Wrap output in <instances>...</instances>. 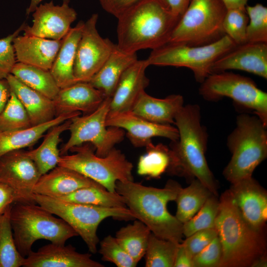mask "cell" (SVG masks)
<instances>
[{
	"instance_id": "6da1fadb",
	"label": "cell",
	"mask_w": 267,
	"mask_h": 267,
	"mask_svg": "<svg viewBox=\"0 0 267 267\" xmlns=\"http://www.w3.org/2000/svg\"><path fill=\"white\" fill-rule=\"evenodd\" d=\"M174 124L178 132V138L171 141L167 171L173 175L196 178L217 196V182L205 157L207 134L201 123L199 106H183L176 116Z\"/></svg>"
},
{
	"instance_id": "7a4b0ae2",
	"label": "cell",
	"mask_w": 267,
	"mask_h": 267,
	"mask_svg": "<svg viewBox=\"0 0 267 267\" xmlns=\"http://www.w3.org/2000/svg\"><path fill=\"white\" fill-rule=\"evenodd\" d=\"M181 186L169 180L163 188L147 186L133 180L118 181L115 191L124 198L135 219L144 223L160 238L180 243L183 223L168 211L167 203L175 201Z\"/></svg>"
},
{
	"instance_id": "3957f363",
	"label": "cell",
	"mask_w": 267,
	"mask_h": 267,
	"mask_svg": "<svg viewBox=\"0 0 267 267\" xmlns=\"http://www.w3.org/2000/svg\"><path fill=\"white\" fill-rule=\"evenodd\" d=\"M180 18L164 0H143L117 18L116 44L131 53L158 48L169 42Z\"/></svg>"
},
{
	"instance_id": "277c9868",
	"label": "cell",
	"mask_w": 267,
	"mask_h": 267,
	"mask_svg": "<svg viewBox=\"0 0 267 267\" xmlns=\"http://www.w3.org/2000/svg\"><path fill=\"white\" fill-rule=\"evenodd\" d=\"M215 228L222 247L220 267H251L265 255L261 231L254 228L244 218L229 190L219 200Z\"/></svg>"
},
{
	"instance_id": "5b68a950",
	"label": "cell",
	"mask_w": 267,
	"mask_h": 267,
	"mask_svg": "<svg viewBox=\"0 0 267 267\" xmlns=\"http://www.w3.org/2000/svg\"><path fill=\"white\" fill-rule=\"evenodd\" d=\"M34 202L14 203L10 213L13 237L20 254L26 257L38 240L65 244L69 239L78 236L76 231L61 218Z\"/></svg>"
},
{
	"instance_id": "8992f818",
	"label": "cell",
	"mask_w": 267,
	"mask_h": 267,
	"mask_svg": "<svg viewBox=\"0 0 267 267\" xmlns=\"http://www.w3.org/2000/svg\"><path fill=\"white\" fill-rule=\"evenodd\" d=\"M266 127L257 116L243 114L237 117L236 127L227 138L232 156L223 172L231 183L252 177L256 167L267 158Z\"/></svg>"
},
{
	"instance_id": "52a82bcc",
	"label": "cell",
	"mask_w": 267,
	"mask_h": 267,
	"mask_svg": "<svg viewBox=\"0 0 267 267\" xmlns=\"http://www.w3.org/2000/svg\"><path fill=\"white\" fill-rule=\"evenodd\" d=\"M34 202L70 225L86 243L91 253L97 252V230L104 219H135L128 208H109L83 204L58 198L34 194Z\"/></svg>"
},
{
	"instance_id": "ba28073f",
	"label": "cell",
	"mask_w": 267,
	"mask_h": 267,
	"mask_svg": "<svg viewBox=\"0 0 267 267\" xmlns=\"http://www.w3.org/2000/svg\"><path fill=\"white\" fill-rule=\"evenodd\" d=\"M89 143L73 147L71 155H60L58 165L74 170L102 185L108 191L116 192L118 181L133 180L132 163L120 150L114 147L105 157L94 153Z\"/></svg>"
},
{
	"instance_id": "9c48e42d",
	"label": "cell",
	"mask_w": 267,
	"mask_h": 267,
	"mask_svg": "<svg viewBox=\"0 0 267 267\" xmlns=\"http://www.w3.org/2000/svg\"><path fill=\"white\" fill-rule=\"evenodd\" d=\"M226 10L221 0H191L168 43L200 46L218 41L225 35Z\"/></svg>"
},
{
	"instance_id": "30bf717a",
	"label": "cell",
	"mask_w": 267,
	"mask_h": 267,
	"mask_svg": "<svg viewBox=\"0 0 267 267\" xmlns=\"http://www.w3.org/2000/svg\"><path fill=\"white\" fill-rule=\"evenodd\" d=\"M236 45L226 35L204 45L167 43L152 50L146 60L149 66L187 68L192 71L196 81L202 83L212 74L213 64Z\"/></svg>"
},
{
	"instance_id": "8fae6325",
	"label": "cell",
	"mask_w": 267,
	"mask_h": 267,
	"mask_svg": "<svg viewBox=\"0 0 267 267\" xmlns=\"http://www.w3.org/2000/svg\"><path fill=\"white\" fill-rule=\"evenodd\" d=\"M201 84L199 92L205 99L230 98L238 105L252 110L267 127V93L250 78L224 71L211 74Z\"/></svg>"
},
{
	"instance_id": "7c38bea8",
	"label": "cell",
	"mask_w": 267,
	"mask_h": 267,
	"mask_svg": "<svg viewBox=\"0 0 267 267\" xmlns=\"http://www.w3.org/2000/svg\"><path fill=\"white\" fill-rule=\"evenodd\" d=\"M110 98L106 97L92 112L71 119L70 137L60 150V155L67 154L73 147L89 143L94 147L96 155L105 157L124 139L126 134L124 130L107 127L106 124Z\"/></svg>"
},
{
	"instance_id": "4fadbf2b",
	"label": "cell",
	"mask_w": 267,
	"mask_h": 267,
	"mask_svg": "<svg viewBox=\"0 0 267 267\" xmlns=\"http://www.w3.org/2000/svg\"><path fill=\"white\" fill-rule=\"evenodd\" d=\"M98 15L94 13L84 22L78 42L74 65L77 82H89L107 60L116 44L99 34Z\"/></svg>"
},
{
	"instance_id": "5bb4252c",
	"label": "cell",
	"mask_w": 267,
	"mask_h": 267,
	"mask_svg": "<svg viewBox=\"0 0 267 267\" xmlns=\"http://www.w3.org/2000/svg\"><path fill=\"white\" fill-rule=\"evenodd\" d=\"M41 176L34 161L22 149L0 157V182L11 187L21 202H34L33 189Z\"/></svg>"
},
{
	"instance_id": "9a60e30c",
	"label": "cell",
	"mask_w": 267,
	"mask_h": 267,
	"mask_svg": "<svg viewBox=\"0 0 267 267\" xmlns=\"http://www.w3.org/2000/svg\"><path fill=\"white\" fill-rule=\"evenodd\" d=\"M69 1L55 5L52 1L39 4L32 14L33 24H25L24 34L53 40H61L71 28L77 14L69 5Z\"/></svg>"
},
{
	"instance_id": "2e32d148",
	"label": "cell",
	"mask_w": 267,
	"mask_h": 267,
	"mask_svg": "<svg viewBox=\"0 0 267 267\" xmlns=\"http://www.w3.org/2000/svg\"><path fill=\"white\" fill-rule=\"evenodd\" d=\"M106 124L126 131L125 135L135 147H146L153 137L159 136L175 141L178 138V132L171 125L152 123L134 114L131 111L108 113Z\"/></svg>"
},
{
	"instance_id": "e0dca14e",
	"label": "cell",
	"mask_w": 267,
	"mask_h": 267,
	"mask_svg": "<svg viewBox=\"0 0 267 267\" xmlns=\"http://www.w3.org/2000/svg\"><path fill=\"white\" fill-rule=\"evenodd\" d=\"M227 70L244 71L267 79V43L246 42L237 45L211 67L212 74Z\"/></svg>"
},
{
	"instance_id": "ac0fdd59",
	"label": "cell",
	"mask_w": 267,
	"mask_h": 267,
	"mask_svg": "<svg viewBox=\"0 0 267 267\" xmlns=\"http://www.w3.org/2000/svg\"><path fill=\"white\" fill-rule=\"evenodd\" d=\"M231 184L229 191L242 215L254 228L261 231L267 220L266 191L252 177Z\"/></svg>"
},
{
	"instance_id": "d6986e66",
	"label": "cell",
	"mask_w": 267,
	"mask_h": 267,
	"mask_svg": "<svg viewBox=\"0 0 267 267\" xmlns=\"http://www.w3.org/2000/svg\"><path fill=\"white\" fill-rule=\"evenodd\" d=\"M89 253L77 252L71 245L50 243L32 251L25 258L24 267H103Z\"/></svg>"
},
{
	"instance_id": "ffe728a7",
	"label": "cell",
	"mask_w": 267,
	"mask_h": 267,
	"mask_svg": "<svg viewBox=\"0 0 267 267\" xmlns=\"http://www.w3.org/2000/svg\"><path fill=\"white\" fill-rule=\"evenodd\" d=\"M147 61L137 60L123 74L110 98L109 113L131 111L139 94L148 86Z\"/></svg>"
},
{
	"instance_id": "44dd1931",
	"label": "cell",
	"mask_w": 267,
	"mask_h": 267,
	"mask_svg": "<svg viewBox=\"0 0 267 267\" xmlns=\"http://www.w3.org/2000/svg\"><path fill=\"white\" fill-rule=\"evenodd\" d=\"M106 98L104 94L89 82H77L60 89L52 100L56 116L66 113H90Z\"/></svg>"
},
{
	"instance_id": "7402d4cb",
	"label": "cell",
	"mask_w": 267,
	"mask_h": 267,
	"mask_svg": "<svg viewBox=\"0 0 267 267\" xmlns=\"http://www.w3.org/2000/svg\"><path fill=\"white\" fill-rule=\"evenodd\" d=\"M89 186H103L74 170L57 165L40 177L33 193L60 198Z\"/></svg>"
},
{
	"instance_id": "603a6c76",
	"label": "cell",
	"mask_w": 267,
	"mask_h": 267,
	"mask_svg": "<svg viewBox=\"0 0 267 267\" xmlns=\"http://www.w3.org/2000/svg\"><path fill=\"white\" fill-rule=\"evenodd\" d=\"M61 40L32 35H18L13 40L17 62L49 70L59 49Z\"/></svg>"
},
{
	"instance_id": "cb8c5ba5",
	"label": "cell",
	"mask_w": 267,
	"mask_h": 267,
	"mask_svg": "<svg viewBox=\"0 0 267 267\" xmlns=\"http://www.w3.org/2000/svg\"><path fill=\"white\" fill-rule=\"evenodd\" d=\"M183 106V98L180 94H171L158 98L147 94L145 90L138 95L131 111L135 115L152 123L172 125Z\"/></svg>"
},
{
	"instance_id": "d4e9b609",
	"label": "cell",
	"mask_w": 267,
	"mask_h": 267,
	"mask_svg": "<svg viewBox=\"0 0 267 267\" xmlns=\"http://www.w3.org/2000/svg\"><path fill=\"white\" fill-rule=\"evenodd\" d=\"M6 79L11 90L25 109L32 126L48 122L56 117L52 99L27 86L11 74Z\"/></svg>"
},
{
	"instance_id": "484cf974",
	"label": "cell",
	"mask_w": 267,
	"mask_h": 267,
	"mask_svg": "<svg viewBox=\"0 0 267 267\" xmlns=\"http://www.w3.org/2000/svg\"><path fill=\"white\" fill-rule=\"evenodd\" d=\"M84 24L83 21H79L61 40L60 47L49 70L60 89L77 82L74 75V65Z\"/></svg>"
},
{
	"instance_id": "4316f807",
	"label": "cell",
	"mask_w": 267,
	"mask_h": 267,
	"mask_svg": "<svg viewBox=\"0 0 267 267\" xmlns=\"http://www.w3.org/2000/svg\"><path fill=\"white\" fill-rule=\"evenodd\" d=\"M137 60L136 53L123 51L116 44L107 60L89 82L106 97H111L123 74Z\"/></svg>"
},
{
	"instance_id": "83f0119b",
	"label": "cell",
	"mask_w": 267,
	"mask_h": 267,
	"mask_svg": "<svg viewBox=\"0 0 267 267\" xmlns=\"http://www.w3.org/2000/svg\"><path fill=\"white\" fill-rule=\"evenodd\" d=\"M81 114L79 112L64 113L48 122L28 128L0 131V157L8 152L30 147L38 141L51 127Z\"/></svg>"
},
{
	"instance_id": "f1b7e54d",
	"label": "cell",
	"mask_w": 267,
	"mask_h": 267,
	"mask_svg": "<svg viewBox=\"0 0 267 267\" xmlns=\"http://www.w3.org/2000/svg\"><path fill=\"white\" fill-rule=\"evenodd\" d=\"M71 119L56 125L49 129L41 144L37 148L26 151L27 155L34 161L42 175L58 165L60 157L58 146L61 141L60 135L69 128Z\"/></svg>"
},
{
	"instance_id": "f546056e",
	"label": "cell",
	"mask_w": 267,
	"mask_h": 267,
	"mask_svg": "<svg viewBox=\"0 0 267 267\" xmlns=\"http://www.w3.org/2000/svg\"><path fill=\"white\" fill-rule=\"evenodd\" d=\"M10 74L27 86L52 100L60 89L49 70L17 62Z\"/></svg>"
},
{
	"instance_id": "4dcf8cb0",
	"label": "cell",
	"mask_w": 267,
	"mask_h": 267,
	"mask_svg": "<svg viewBox=\"0 0 267 267\" xmlns=\"http://www.w3.org/2000/svg\"><path fill=\"white\" fill-rule=\"evenodd\" d=\"M213 194L199 180L194 179L188 186L181 187L177 194L175 200L177 204L176 217L181 223L185 222L198 212Z\"/></svg>"
},
{
	"instance_id": "1f68e13d",
	"label": "cell",
	"mask_w": 267,
	"mask_h": 267,
	"mask_svg": "<svg viewBox=\"0 0 267 267\" xmlns=\"http://www.w3.org/2000/svg\"><path fill=\"white\" fill-rule=\"evenodd\" d=\"M151 231L136 219L133 223L121 228L115 238L124 249L138 263L145 256Z\"/></svg>"
},
{
	"instance_id": "d6a6232c",
	"label": "cell",
	"mask_w": 267,
	"mask_h": 267,
	"mask_svg": "<svg viewBox=\"0 0 267 267\" xmlns=\"http://www.w3.org/2000/svg\"><path fill=\"white\" fill-rule=\"evenodd\" d=\"M77 203L109 208H127L123 197L116 192H111L103 186L80 188L58 198Z\"/></svg>"
},
{
	"instance_id": "836d02e7",
	"label": "cell",
	"mask_w": 267,
	"mask_h": 267,
	"mask_svg": "<svg viewBox=\"0 0 267 267\" xmlns=\"http://www.w3.org/2000/svg\"><path fill=\"white\" fill-rule=\"evenodd\" d=\"M12 205L0 215V267H23L25 260L13 237L10 218Z\"/></svg>"
},
{
	"instance_id": "e575fe53",
	"label": "cell",
	"mask_w": 267,
	"mask_h": 267,
	"mask_svg": "<svg viewBox=\"0 0 267 267\" xmlns=\"http://www.w3.org/2000/svg\"><path fill=\"white\" fill-rule=\"evenodd\" d=\"M145 148L146 153L139 159L137 172L140 176L158 178L167 171L169 167V148L162 143L154 145L152 142Z\"/></svg>"
},
{
	"instance_id": "d590c367",
	"label": "cell",
	"mask_w": 267,
	"mask_h": 267,
	"mask_svg": "<svg viewBox=\"0 0 267 267\" xmlns=\"http://www.w3.org/2000/svg\"><path fill=\"white\" fill-rule=\"evenodd\" d=\"M179 243L157 237L151 233L145 254L146 267H174Z\"/></svg>"
},
{
	"instance_id": "8d00e7d4",
	"label": "cell",
	"mask_w": 267,
	"mask_h": 267,
	"mask_svg": "<svg viewBox=\"0 0 267 267\" xmlns=\"http://www.w3.org/2000/svg\"><path fill=\"white\" fill-rule=\"evenodd\" d=\"M217 196L212 195L201 208L190 219L183 223V234L187 237L194 232L215 228V222L219 208Z\"/></svg>"
},
{
	"instance_id": "74e56055",
	"label": "cell",
	"mask_w": 267,
	"mask_h": 267,
	"mask_svg": "<svg viewBox=\"0 0 267 267\" xmlns=\"http://www.w3.org/2000/svg\"><path fill=\"white\" fill-rule=\"evenodd\" d=\"M32 126L25 109L11 91L5 107L0 113V131L24 129Z\"/></svg>"
},
{
	"instance_id": "f35d334b",
	"label": "cell",
	"mask_w": 267,
	"mask_h": 267,
	"mask_svg": "<svg viewBox=\"0 0 267 267\" xmlns=\"http://www.w3.org/2000/svg\"><path fill=\"white\" fill-rule=\"evenodd\" d=\"M245 7L227 9L223 21L224 34L236 45L247 42L246 29L249 17Z\"/></svg>"
},
{
	"instance_id": "ab89813d",
	"label": "cell",
	"mask_w": 267,
	"mask_h": 267,
	"mask_svg": "<svg viewBox=\"0 0 267 267\" xmlns=\"http://www.w3.org/2000/svg\"><path fill=\"white\" fill-rule=\"evenodd\" d=\"M245 8L249 17L247 42L267 43V8L260 3Z\"/></svg>"
},
{
	"instance_id": "60d3db41",
	"label": "cell",
	"mask_w": 267,
	"mask_h": 267,
	"mask_svg": "<svg viewBox=\"0 0 267 267\" xmlns=\"http://www.w3.org/2000/svg\"><path fill=\"white\" fill-rule=\"evenodd\" d=\"M98 252L102 260L112 263L118 267H135L137 264L115 237L110 235L100 241Z\"/></svg>"
},
{
	"instance_id": "b9f144b4",
	"label": "cell",
	"mask_w": 267,
	"mask_h": 267,
	"mask_svg": "<svg viewBox=\"0 0 267 267\" xmlns=\"http://www.w3.org/2000/svg\"><path fill=\"white\" fill-rule=\"evenodd\" d=\"M25 23L13 33L0 39V78L6 79L17 62L13 40L23 31Z\"/></svg>"
},
{
	"instance_id": "7bdbcfd3",
	"label": "cell",
	"mask_w": 267,
	"mask_h": 267,
	"mask_svg": "<svg viewBox=\"0 0 267 267\" xmlns=\"http://www.w3.org/2000/svg\"><path fill=\"white\" fill-rule=\"evenodd\" d=\"M222 254V245L217 236L193 257V267H220Z\"/></svg>"
},
{
	"instance_id": "ee69618b",
	"label": "cell",
	"mask_w": 267,
	"mask_h": 267,
	"mask_svg": "<svg viewBox=\"0 0 267 267\" xmlns=\"http://www.w3.org/2000/svg\"><path fill=\"white\" fill-rule=\"evenodd\" d=\"M216 228L196 231L186 237L182 243L188 253L193 257L208 245L217 236Z\"/></svg>"
},
{
	"instance_id": "f6af8a7d",
	"label": "cell",
	"mask_w": 267,
	"mask_h": 267,
	"mask_svg": "<svg viewBox=\"0 0 267 267\" xmlns=\"http://www.w3.org/2000/svg\"><path fill=\"white\" fill-rule=\"evenodd\" d=\"M103 9L118 18L125 12L143 0H98Z\"/></svg>"
},
{
	"instance_id": "bcb514c9",
	"label": "cell",
	"mask_w": 267,
	"mask_h": 267,
	"mask_svg": "<svg viewBox=\"0 0 267 267\" xmlns=\"http://www.w3.org/2000/svg\"><path fill=\"white\" fill-rule=\"evenodd\" d=\"M19 201L16 193L11 187L0 182V215L14 203Z\"/></svg>"
},
{
	"instance_id": "7dc6e473",
	"label": "cell",
	"mask_w": 267,
	"mask_h": 267,
	"mask_svg": "<svg viewBox=\"0 0 267 267\" xmlns=\"http://www.w3.org/2000/svg\"><path fill=\"white\" fill-rule=\"evenodd\" d=\"M174 267H193V257L188 253L182 242L178 245Z\"/></svg>"
},
{
	"instance_id": "c3c4849f",
	"label": "cell",
	"mask_w": 267,
	"mask_h": 267,
	"mask_svg": "<svg viewBox=\"0 0 267 267\" xmlns=\"http://www.w3.org/2000/svg\"><path fill=\"white\" fill-rule=\"evenodd\" d=\"M175 15L180 17L187 8L191 0H164Z\"/></svg>"
},
{
	"instance_id": "681fc988",
	"label": "cell",
	"mask_w": 267,
	"mask_h": 267,
	"mask_svg": "<svg viewBox=\"0 0 267 267\" xmlns=\"http://www.w3.org/2000/svg\"><path fill=\"white\" fill-rule=\"evenodd\" d=\"M11 91L6 79L0 78V113L6 104L10 96Z\"/></svg>"
},
{
	"instance_id": "f907efd6",
	"label": "cell",
	"mask_w": 267,
	"mask_h": 267,
	"mask_svg": "<svg viewBox=\"0 0 267 267\" xmlns=\"http://www.w3.org/2000/svg\"><path fill=\"white\" fill-rule=\"evenodd\" d=\"M227 9L245 7L248 0H221Z\"/></svg>"
},
{
	"instance_id": "816d5d0a",
	"label": "cell",
	"mask_w": 267,
	"mask_h": 267,
	"mask_svg": "<svg viewBox=\"0 0 267 267\" xmlns=\"http://www.w3.org/2000/svg\"><path fill=\"white\" fill-rule=\"evenodd\" d=\"M43 0H31L29 6L26 9V14L29 15L35 10V8L40 4ZM64 1H69V0H63Z\"/></svg>"
},
{
	"instance_id": "f5cc1de1",
	"label": "cell",
	"mask_w": 267,
	"mask_h": 267,
	"mask_svg": "<svg viewBox=\"0 0 267 267\" xmlns=\"http://www.w3.org/2000/svg\"><path fill=\"white\" fill-rule=\"evenodd\" d=\"M267 260L265 255L256 260L251 267H266Z\"/></svg>"
}]
</instances>
